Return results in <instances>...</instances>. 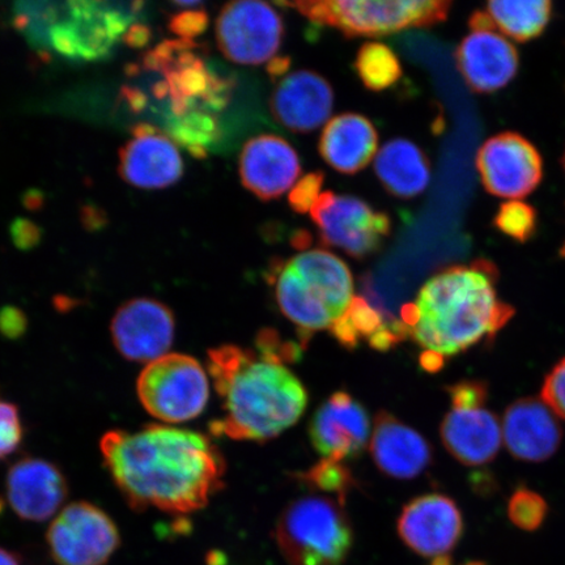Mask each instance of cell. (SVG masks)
Instances as JSON below:
<instances>
[{
	"instance_id": "1",
	"label": "cell",
	"mask_w": 565,
	"mask_h": 565,
	"mask_svg": "<svg viewBox=\"0 0 565 565\" xmlns=\"http://www.w3.org/2000/svg\"><path fill=\"white\" fill-rule=\"evenodd\" d=\"M106 470L131 510L154 508L171 514L203 510L224 487L227 463L209 436L194 430L148 424L103 436Z\"/></svg>"
},
{
	"instance_id": "2",
	"label": "cell",
	"mask_w": 565,
	"mask_h": 565,
	"mask_svg": "<svg viewBox=\"0 0 565 565\" xmlns=\"http://www.w3.org/2000/svg\"><path fill=\"white\" fill-rule=\"evenodd\" d=\"M301 355L273 330L257 338V351L225 344L209 351V373L222 399L223 418L212 433L232 440L265 443L298 423L308 405L306 386L288 369Z\"/></svg>"
},
{
	"instance_id": "3",
	"label": "cell",
	"mask_w": 565,
	"mask_h": 565,
	"mask_svg": "<svg viewBox=\"0 0 565 565\" xmlns=\"http://www.w3.org/2000/svg\"><path fill=\"white\" fill-rule=\"evenodd\" d=\"M498 280L497 266L483 258L444 267L401 309L406 338L424 350V370L439 371L445 360L491 341L510 323L514 309L499 298Z\"/></svg>"
},
{
	"instance_id": "4",
	"label": "cell",
	"mask_w": 565,
	"mask_h": 565,
	"mask_svg": "<svg viewBox=\"0 0 565 565\" xmlns=\"http://www.w3.org/2000/svg\"><path fill=\"white\" fill-rule=\"evenodd\" d=\"M345 500L309 493L291 501L279 515L275 541L289 565H342L353 546Z\"/></svg>"
},
{
	"instance_id": "5",
	"label": "cell",
	"mask_w": 565,
	"mask_h": 565,
	"mask_svg": "<svg viewBox=\"0 0 565 565\" xmlns=\"http://www.w3.org/2000/svg\"><path fill=\"white\" fill-rule=\"evenodd\" d=\"M277 4L295 9L316 24L335 28L350 39L433 26L447 20L451 9L447 0H301Z\"/></svg>"
},
{
	"instance_id": "6",
	"label": "cell",
	"mask_w": 565,
	"mask_h": 565,
	"mask_svg": "<svg viewBox=\"0 0 565 565\" xmlns=\"http://www.w3.org/2000/svg\"><path fill=\"white\" fill-rule=\"evenodd\" d=\"M280 278L294 306L330 331L355 298L350 267L329 250L296 254L282 264Z\"/></svg>"
},
{
	"instance_id": "7",
	"label": "cell",
	"mask_w": 565,
	"mask_h": 565,
	"mask_svg": "<svg viewBox=\"0 0 565 565\" xmlns=\"http://www.w3.org/2000/svg\"><path fill=\"white\" fill-rule=\"evenodd\" d=\"M141 406L162 424L198 418L210 399L207 372L193 356L167 353L146 364L137 381Z\"/></svg>"
},
{
	"instance_id": "8",
	"label": "cell",
	"mask_w": 565,
	"mask_h": 565,
	"mask_svg": "<svg viewBox=\"0 0 565 565\" xmlns=\"http://www.w3.org/2000/svg\"><path fill=\"white\" fill-rule=\"evenodd\" d=\"M447 391L450 409L440 428L444 447L466 466L492 462L503 441V428L487 407L489 386L480 380H463Z\"/></svg>"
},
{
	"instance_id": "9",
	"label": "cell",
	"mask_w": 565,
	"mask_h": 565,
	"mask_svg": "<svg viewBox=\"0 0 565 565\" xmlns=\"http://www.w3.org/2000/svg\"><path fill=\"white\" fill-rule=\"evenodd\" d=\"M46 545L56 565H105L121 546V534L100 507L76 501L55 515Z\"/></svg>"
},
{
	"instance_id": "10",
	"label": "cell",
	"mask_w": 565,
	"mask_h": 565,
	"mask_svg": "<svg viewBox=\"0 0 565 565\" xmlns=\"http://www.w3.org/2000/svg\"><path fill=\"white\" fill-rule=\"evenodd\" d=\"M321 244L355 259L377 253L391 235L392 221L383 211L352 195L323 192L310 210Z\"/></svg>"
},
{
	"instance_id": "11",
	"label": "cell",
	"mask_w": 565,
	"mask_h": 565,
	"mask_svg": "<svg viewBox=\"0 0 565 565\" xmlns=\"http://www.w3.org/2000/svg\"><path fill=\"white\" fill-rule=\"evenodd\" d=\"M218 51L233 63L259 66L277 56L285 21L271 4L238 0L223 7L215 26Z\"/></svg>"
},
{
	"instance_id": "12",
	"label": "cell",
	"mask_w": 565,
	"mask_h": 565,
	"mask_svg": "<svg viewBox=\"0 0 565 565\" xmlns=\"http://www.w3.org/2000/svg\"><path fill=\"white\" fill-rule=\"evenodd\" d=\"M476 166L486 192L501 200H522L535 192L543 180L539 148L514 131L487 139L478 150Z\"/></svg>"
},
{
	"instance_id": "13",
	"label": "cell",
	"mask_w": 565,
	"mask_h": 565,
	"mask_svg": "<svg viewBox=\"0 0 565 565\" xmlns=\"http://www.w3.org/2000/svg\"><path fill=\"white\" fill-rule=\"evenodd\" d=\"M175 334L172 309L157 299L126 301L111 318L110 337L119 355L134 363H151L167 355Z\"/></svg>"
},
{
	"instance_id": "14",
	"label": "cell",
	"mask_w": 565,
	"mask_h": 565,
	"mask_svg": "<svg viewBox=\"0 0 565 565\" xmlns=\"http://www.w3.org/2000/svg\"><path fill=\"white\" fill-rule=\"evenodd\" d=\"M309 437L322 459L341 463L355 459L371 439L370 415L351 394L337 392L318 407Z\"/></svg>"
},
{
	"instance_id": "15",
	"label": "cell",
	"mask_w": 565,
	"mask_h": 565,
	"mask_svg": "<svg viewBox=\"0 0 565 565\" xmlns=\"http://www.w3.org/2000/svg\"><path fill=\"white\" fill-rule=\"evenodd\" d=\"M463 533L462 513L445 494L427 493L404 507L398 534L414 553L439 557L450 553Z\"/></svg>"
},
{
	"instance_id": "16",
	"label": "cell",
	"mask_w": 565,
	"mask_h": 565,
	"mask_svg": "<svg viewBox=\"0 0 565 565\" xmlns=\"http://www.w3.org/2000/svg\"><path fill=\"white\" fill-rule=\"evenodd\" d=\"M455 58L466 86L477 95L505 88L520 70L518 49L497 30L471 31L458 45Z\"/></svg>"
},
{
	"instance_id": "17",
	"label": "cell",
	"mask_w": 565,
	"mask_h": 565,
	"mask_svg": "<svg viewBox=\"0 0 565 565\" xmlns=\"http://www.w3.org/2000/svg\"><path fill=\"white\" fill-rule=\"evenodd\" d=\"M7 500L21 520L44 522L63 510L68 497L65 475L42 458H21L6 479Z\"/></svg>"
},
{
	"instance_id": "18",
	"label": "cell",
	"mask_w": 565,
	"mask_h": 565,
	"mask_svg": "<svg viewBox=\"0 0 565 565\" xmlns=\"http://www.w3.org/2000/svg\"><path fill=\"white\" fill-rule=\"evenodd\" d=\"M118 171L134 188L166 189L180 181L183 160L167 134L150 125H139L119 151Z\"/></svg>"
},
{
	"instance_id": "19",
	"label": "cell",
	"mask_w": 565,
	"mask_h": 565,
	"mask_svg": "<svg viewBox=\"0 0 565 565\" xmlns=\"http://www.w3.org/2000/svg\"><path fill=\"white\" fill-rule=\"evenodd\" d=\"M238 171L247 192L268 202L278 200L294 186L301 173V162L286 139L265 134L246 141Z\"/></svg>"
},
{
	"instance_id": "20",
	"label": "cell",
	"mask_w": 565,
	"mask_h": 565,
	"mask_svg": "<svg viewBox=\"0 0 565 565\" xmlns=\"http://www.w3.org/2000/svg\"><path fill=\"white\" fill-rule=\"evenodd\" d=\"M333 108V87L322 75L310 70L295 71L282 77L270 97L275 121L296 134L320 129Z\"/></svg>"
},
{
	"instance_id": "21",
	"label": "cell",
	"mask_w": 565,
	"mask_h": 565,
	"mask_svg": "<svg viewBox=\"0 0 565 565\" xmlns=\"http://www.w3.org/2000/svg\"><path fill=\"white\" fill-rule=\"evenodd\" d=\"M501 428L510 454L525 462L546 461L559 449L563 439L556 415L536 398L513 402L507 408Z\"/></svg>"
},
{
	"instance_id": "22",
	"label": "cell",
	"mask_w": 565,
	"mask_h": 565,
	"mask_svg": "<svg viewBox=\"0 0 565 565\" xmlns=\"http://www.w3.org/2000/svg\"><path fill=\"white\" fill-rule=\"evenodd\" d=\"M371 455L379 470L394 479L419 477L433 463V448L424 437L387 412L374 420Z\"/></svg>"
},
{
	"instance_id": "23",
	"label": "cell",
	"mask_w": 565,
	"mask_h": 565,
	"mask_svg": "<svg viewBox=\"0 0 565 565\" xmlns=\"http://www.w3.org/2000/svg\"><path fill=\"white\" fill-rule=\"evenodd\" d=\"M379 150V132L369 118L343 113L324 126L318 151L327 164L343 174H356Z\"/></svg>"
},
{
	"instance_id": "24",
	"label": "cell",
	"mask_w": 565,
	"mask_h": 565,
	"mask_svg": "<svg viewBox=\"0 0 565 565\" xmlns=\"http://www.w3.org/2000/svg\"><path fill=\"white\" fill-rule=\"evenodd\" d=\"M374 172L386 192L399 200H413L430 182L427 154L412 140L394 138L381 147L374 159Z\"/></svg>"
},
{
	"instance_id": "25",
	"label": "cell",
	"mask_w": 565,
	"mask_h": 565,
	"mask_svg": "<svg viewBox=\"0 0 565 565\" xmlns=\"http://www.w3.org/2000/svg\"><path fill=\"white\" fill-rule=\"evenodd\" d=\"M487 15L497 31L518 42H529L545 33L553 19L554 6L550 0L487 3Z\"/></svg>"
},
{
	"instance_id": "26",
	"label": "cell",
	"mask_w": 565,
	"mask_h": 565,
	"mask_svg": "<svg viewBox=\"0 0 565 565\" xmlns=\"http://www.w3.org/2000/svg\"><path fill=\"white\" fill-rule=\"evenodd\" d=\"M355 70L364 87L373 92L395 86L404 75L397 54L381 42H366L359 49Z\"/></svg>"
},
{
	"instance_id": "27",
	"label": "cell",
	"mask_w": 565,
	"mask_h": 565,
	"mask_svg": "<svg viewBox=\"0 0 565 565\" xmlns=\"http://www.w3.org/2000/svg\"><path fill=\"white\" fill-rule=\"evenodd\" d=\"M493 227L513 242L525 244L534 237L539 228V214L532 204L525 201H507L494 215Z\"/></svg>"
},
{
	"instance_id": "28",
	"label": "cell",
	"mask_w": 565,
	"mask_h": 565,
	"mask_svg": "<svg viewBox=\"0 0 565 565\" xmlns=\"http://www.w3.org/2000/svg\"><path fill=\"white\" fill-rule=\"evenodd\" d=\"M300 480L309 490L333 494L343 500L355 487V479L350 470L345 469L341 462L329 461V459H322L312 469L303 472Z\"/></svg>"
},
{
	"instance_id": "29",
	"label": "cell",
	"mask_w": 565,
	"mask_h": 565,
	"mask_svg": "<svg viewBox=\"0 0 565 565\" xmlns=\"http://www.w3.org/2000/svg\"><path fill=\"white\" fill-rule=\"evenodd\" d=\"M547 512L546 500L525 487L515 490L508 504V515L513 524L526 532L539 529L545 522Z\"/></svg>"
},
{
	"instance_id": "30",
	"label": "cell",
	"mask_w": 565,
	"mask_h": 565,
	"mask_svg": "<svg viewBox=\"0 0 565 565\" xmlns=\"http://www.w3.org/2000/svg\"><path fill=\"white\" fill-rule=\"evenodd\" d=\"M23 422L17 405L0 398V459L9 457L23 441Z\"/></svg>"
},
{
	"instance_id": "31",
	"label": "cell",
	"mask_w": 565,
	"mask_h": 565,
	"mask_svg": "<svg viewBox=\"0 0 565 565\" xmlns=\"http://www.w3.org/2000/svg\"><path fill=\"white\" fill-rule=\"evenodd\" d=\"M324 182V174L322 172H312L303 175L302 179L296 183L288 195L289 206L298 214H307L312 210L313 204L320 198L321 189Z\"/></svg>"
},
{
	"instance_id": "32",
	"label": "cell",
	"mask_w": 565,
	"mask_h": 565,
	"mask_svg": "<svg viewBox=\"0 0 565 565\" xmlns=\"http://www.w3.org/2000/svg\"><path fill=\"white\" fill-rule=\"evenodd\" d=\"M542 401L565 420V358L550 371L542 386Z\"/></svg>"
},
{
	"instance_id": "33",
	"label": "cell",
	"mask_w": 565,
	"mask_h": 565,
	"mask_svg": "<svg viewBox=\"0 0 565 565\" xmlns=\"http://www.w3.org/2000/svg\"><path fill=\"white\" fill-rule=\"evenodd\" d=\"M207 25L209 17L203 10L183 11L174 18L172 23L174 31L185 38H194V35L206 31Z\"/></svg>"
},
{
	"instance_id": "34",
	"label": "cell",
	"mask_w": 565,
	"mask_h": 565,
	"mask_svg": "<svg viewBox=\"0 0 565 565\" xmlns=\"http://www.w3.org/2000/svg\"><path fill=\"white\" fill-rule=\"evenodd\" d=\"M26 324L23 320V316L17 310L7 309L2 315H0V333L15 338L23 333Z\"/></svg>"
},
{
	"instance_id": "35",
	"label": "cell",
	"mask_w": 565,
	"mask_h": 565,
	"mask_svg": "<svg viewBox=\"0 0 565 565\" xmlns=\"http://www.w3.org/2000/svg\"><path fill=\"white\" fill-rule=\"evenodd\" d=\"M291 68V60L288 56H275L271 62L267 63V74L273 81L282 79Z\"/></svg>"
},
{
	"instance_id": "36",
	"label": "cell",
	"mask_w": 565,
	"mask_h": 565,
	"mask_svg": "<svg viewBox=\"0 0 565 565\" xmlns=\"http://www.w3.org/2000/svg\"><path fill=\"white\" fill-rule=\"evenodd\" d=\"M310 244H312V236L309 235V232L298 231L295 233L292 238L295 249H298L299 252L307 250Z\"/></svg>"
},
{
	"instance_id": "37",
	"label": "cell",
	"mask_w": 565,
	"mask_h": 565,
	"mask_svg": "<svg viewBox=\"0 0 565 565\" xmlns=\"http://www.w3.org/2000/svg\"><path fill=\"white\" fill-rule=\"evenodd\" d=\"M0 565H23L19 555L12 551L0 547Z\"/></svg>"
},
{
	"instance_id": "38",
	"label": "cell",
	"mask_w": 565,
	"mask_h": 565,
	"mask_svg": "<svg viewBox=\"0 0 565 565\" xmlns=\"http://www.w3.org/2000/svg\"><path fill=\"white\" fill-rule=\"evenodd\" d=\"M430 565H451L450 557L448 555L435 557Z\"/></svg>"
},
{
	"instance_id": "39",
	"label": "cell",
	"mask_w": 565,
	"mask_h": 565,
	"mask_svg": "<svg viewBox=\"0 0 565 565\" xmlns=\"http://www.w3.org/2000/svg\"><path fill=\"white\" fill-rule=\"evenodd\" d=\"M562 166H563L564 173H565V148H564V153H563V157H562Z\"/></svg>"
},
{
	"instance_id": "40",
	"label": "cell",
	"mask_w": 565,
	"mask_h": 565,
	"mask_svg": "<svg viewBox=\"0 0 565 565\" xmlns=\"http://www.w3.org/2000/svg\"><path fill=\"white\" fill-rule=\"evenodd\" d=\"M561 256L565 258V243L561 249Z\"/></svg>"
},
{
	"instance_id": "41",
	"label": "cell",
	"mask_w": 565,
	"mask_h": 565,
	"mask_svg": "<svg viewBox=\"0 0 565 565\" xmlns=\"http://www.w3.org/2000/svg\"><path fill=\"white\" fill-rule=\"evenodd\" d=\"M465 565H484V564H482V563H476V562H475V563H468V564H465Z\"/></svg>"
},
{
	"instance_id": "42",
	"label": "cell",
	"mask_w": 565,
	"mask_h": 565,
	"mask_svg": "<svg viewBox=\"0 0 565 565\" xmlns=\"http://www.w3.org/2000/svg\"><path fill=\"white\" fill-rule=\"evenodd\" d=\"M3 503L2 500H0V512H2Z\"/></svg>"
}]
</instances>
